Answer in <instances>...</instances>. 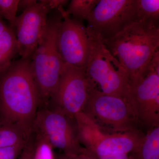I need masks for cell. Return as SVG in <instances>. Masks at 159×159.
<instances>
[{
  "label": "cell",
  "instance_id": "18",
  "mask_svg": "<svg viewBox=\"0 0 159 159\" xmlns=\"http://www.w3.org/2000/svg\"><path fill=\"white\" fill-rule=\"evenodd\" d=\"M19 2V0H0V18L7 20L14 30Z\"/></svg>",
  "mask_w": 159,
  "mask_h": 159
},
{
  "label": "cell",
  "instance_id": "7",
  "mask_svg": "<svg viewBox=\"0 0 159 159\" xmlns=\"http://www.w3.org/2000/svg\"><path fill=\"white\" fill-rule=\"evenodd\" d=\"M82 112L102 130L106 129L112 133H119L138 129L130 107L122 98L90 91Z\"/></svg>",
  "mask_w": 159,
  "mask_h": 159
},
{
  "label": "cell",
  "instance_id": "6",
  "mask_svg": "<svg viewBox=\"0 0 159 159\" xmlns=\"http://www.w3.org/2000/svg\"><path fill=\"white\" fill-rule=\"evenodd\" d=\"M80 144L96 157L116 153L129 154L142 145L145 134L141 131L119 133L103 131L83 112L74 116Z\"/></svg>",
  "mask_w": 159,
  "mask_h": 159
},
{
  "label": "cell",
  "instance_id": "1",
  "mask_svg": "<svg viewBox=\"0 0 159 159\" xmlns=\"http://www.w3.org/2000/svg\"><path fill=\"white\" fill-rule=\"evenodd\" d=\"M39 106L31 59L13 61L0 72V121L17 125L29 139Z\"/></svg>",
  "mask_w": 159,
  "mask_h": 159
},
{
  "label": "cell",
  "instance_id": "8",
  "mask_svg": "<svg viewBox=\"0 0 159 159\" xmlns=\"http://www.w3.org/2000/svg\"><path fill=\"white\" fill-rule=\"evenodd\" d=\"M33 132L46 139L53 148L60 149L66 154L78 155L90 152L80 142L75 119L58 111L48 108L38 111Z\"/></svg>",
  "mask_w": 159,
  "mask_h": 159
},
{
  "label": "cell",
  "instance_id": "20",
  "mask_svg": "<svg viewBox=\"0 0 159 159\" xmlns=\"http://www.w3.org/2000/svg\"><path fill=\"white\" fill-rule=\"evenodd\" d=\"M25 143L0 148V159H17Z\"/></svg>",
  "mask_w": 159,
  "mask_h": 159
},
{
  "label": "cell",
  "instance_id": "22",
  "mask_svg": "<svg viewBox=\"0 0 159 159\" xmlns=\"http://www.w3.org/2000/svg\"><path fill=\"white\" fill-rule=\"evenodd\" d=\"M56 159H98L89 152L88 153L78 155H68L62 153L58 155Z\"/></svg>",
  "mask_w": 159,
  "mask_h": 159
},
{
  "label": "cell",
  "instance_id": "26",
  "mask_svg": "<svg viewBox=\"0 0 159 159\" xmlns=\"http://www.w3.org/2000/svg\"><path fill=\"white\" fill-rule=\"evenodd\" d=\"M7 26H8L6 25V24L3 21L2 19L0 18V36L6 30Z\"/></svg>",
  "mask_w": 159,
  "mask_h": 159
},
{
  "label": "cell",
  "instance_id": "12",
  "mask_svg": "<svg viewBox=\"0 0 159 159\" xmlns=\"http://www.w3.org/2000/svg\"><path fill=\"white\" fill-rule=\"evenodd\" d=\"M51 10L44 0H40L17 16L15 29L21 58L31 59L45 31Z\"/></svg>",
  "mask_w": 159,
  "mask_h": 159
},
{
  "label": "cell",
  "instance_id": "17",
  "mask_svg": "<svg viewBox=\"0 0 159 159\" xmlns=\"http://www.w3.org/2000/svg\"><path fill=\"white\" fill-rule=\"evenodd\" d=\"M99 0H72L68 8L66 10L69 15H72L75 19L87 20Z\"/></svg>",
  "mask_w": 159,
  "mask_h": 159
},
{
  "label": "cell",
  "instance_id": "9",
  "mask_svg": "<svg viewBox=\"0 0 159 159\" xmlns=\"http://www.w3.org/2000/svg\"><path fill=\"white\" fill-rule=\"evenodd\" d=\"M87 21L102 41L109 39L138 21L137 0H99Z\"/></svg>",
  "mask_w": 159,
  "mask_h": 159
},
{
  "label": "cell",
  "instance_id": "2",
  "mask_svg": "<svg viewBox=\"0 0 159 159\" xmlns=\"http://www.w3.org/2000/svg\"><path fill=\"white\" fill-rule=\"evenodd\" d=\"M102 42L125 69L130 82L142 74L159 49V27L135 22Z\"/></svg>",
  "mask_w": 159,
  "mask_h": 159
},
{
  "label": "cell",
  "instance_id": "5",
  "mask_svg": "<svg viewBox=\"0 0 159 159\" xmlns=\"http://www.w3.org/2000/svg\"><path fill=\"white\" fill-rule=\"evenodd\" d=\"M137 124L159 127V49L135 79L129 83L126 98Z\"/></svg>",
  "mask_w": 159,
  "mask_h": 159
},
{
  "label": "cell",
  "instance_id": "4",
  "mask_svg": "<svg viewBox=\"0 0 159 159\" xmlns=\"http://www.w3.org/2000/svg\"><path fill=\"white\" fill-rule=\"evenodd\" d=\"M61 20L58 11L57 14L48 17L45 31L31 57V71L38 92L39 105L48 104L57 88L64 67L57 43Z\"/></svg>",
  "mask_w": 159,
  "mask_h": 159
},
{
  "label": "cell",
  "instance_id": "13",
  "mask_svg": "<svg viewBox=\"0 0 159 159\" xmlns=\"http://www.w3.org/2000/svg\"><path fill=\"white\" fill-rule=\"evenodd\" d=\"M19 54L18 47L14 29L7 26L0 36V72L7 68Z\"/></svg>",
  "mask_w": 159,
  "mask_h": 159
},
{
  "label": "cell",
  "instance_id": "23",
  "mask_svg": "<svg viewBox=\"0 0 159 159\" xmlns=\"http://www.w3.org/2000/svg\"><path fill=\"white\" fill-rule=\"evenodd\" d=\"M51 10L58 9L61 7H64L67 4V0H44Z\"/></svg>",
  "mask_w": 159,
  "mask_h": 159
},
{
  "label": "cell",
  "instance_id": "24",
  "mask_svg": "<svg viewBox=\"0 0 159 159\" xmlns=\"http://www.w3.org/2000/svg\"><path fill=\"white\" fill-rule=\"evenodd\" d=\"M37 2V1L35 0H19L18 5V10L24 11Z\"/></svg>",
  "mask_w": 159,
  "mask_h": 159
},
{
  "label": "cell",
  "instance_id": "15",
  "mask_svg": "<svg viewBox=\"0 0 159 159\" xmlns=\"http://www.w3.org/2000/svg\"><path fill=\"white\" fill-rule=\"evenodd\" d=\"M28 140L23 131L17 125L0 121V148L23 144Z\"/></svg>",
  "mask_w": 159,
  "mask_h": 159
},
{
  "label": "cell",
  "instance_id": "11",
  "mask_svg": "<svg viewBox=\"0 0 159 159\" xmlns=\"http://www.w3.org/2000/svg\"><path fill=\"white\" fill-rule=\"evenodd\" d=\"M57 10L62 16L57 39V47L61 59L65 64L84 69L89 55L86 27L81 21L71 18L64 7Z\"/></svg>",
  "mask_w": 159,
  "mask_h": 159
},
{
  "label": "cell",
  "instance_id": "10",
  "mask_svg": "<svg viewBox=\"0 0 159 159\" xmlns=\"http://www.w3.org/2000/svg\"><path fill=\"white\" fill-rule=\"evenodd\" d=\"M89 91L84 69L65 64L57 88L48 104L49 108L74 118L75 115L83 110Z\"/></svg>",
  "mask_w": 159,
  "mask_h": 159
},
{
  "label": "cell",
  "instance_id": "25",
  "mask_svg": "<svg viewBox=\"0 0 159 159\" xmlns=\"http://www.w3.org/2000/svg\"><path fill=\"white\" fill-rule=\"evenodd\" d=\"M98 159H129L128 154L116 153L97 157Z\"/></svg>",
  "mask_w": 159,
  "mask_h": 159
},
{
  "label": "cell",
  "instance_id": "14",
  "mask_svg": "<svg viewBox=\"0 0 159 159\" xmlns=\"http://www.w3.org/2000/svg\"><path fill=\"white\" fill-rule=\"evenodd\" d=\"M128 157L129 159H159V127L149 129L139 149Z\"/></svg>",
  "mask_w": 159,
  "mask_h": 159
},
{
  "label": "cell",
  "instance_id": "19",
  "mask_svg": "<svg viewBox=\"0 0 159 159\" xmlns=\"http://www.w3.org/2000/svg\"><path fill=\"white\" fill-rule=\"evenodd\" d=\"M35 137L33 159H56L52 145L39 135Z\"/></svg>",
  "mask_w": 159,
  "mask_h": 159
},
{
  "label": "cell",
  "instance_id": "16",
  "mask_svg": "<svg viewBox=\"0 0 159 159\" xmlns=\"http://www.w3.org/2000/svg\"><path fill=\"white\" fill-rule=\"evenodd\" d=\"M138 21L159 27V0H137Z\"/></svg>",
  "mask_w": 159,
  "mask_h": 159
},
{
  "label": "cell",
  "instance_id": "3",
  "mask_svg": "<svg viewBox=\"0 0 159 159\" xmlns=\"http://www.w3.org/2000/svg\"><path fill=\"white\" fill-rule=\"evenodd\" d=\"M86 29L89 55L84 70L89 91L126 99L129 83L128 74L97 34L87 27Z\"/></svg>",
  "mask_w": 159,
  "mask_h": 159
},
{
  "label": "cell",
  "instance_id": "21",
  "mask_svg": "<svg viewBox=\"0 0 159 159\" xmlns=\"http://www.w3.org/2000/svg\"><path fill=\"white\" fill-rule=\"evenodd\" d=\"M34 145V140L32 134L26 142L19 159H33Z\"/></svg>",
  "mask_w": 159,
  "mask_h": 159
}]
</instances>
